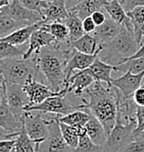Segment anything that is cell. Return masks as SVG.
I'll use <instances>...</instances> for the list:
<instances>
[{
	"instance_id": "37",
	"label": "cell",
	"mask_w": 144,
	"mask_h": 152,
	"mask_svg": "<svg viewBox=\"0 0 144 152\" xmlns=\"http://www.w3.org/2000/svg\"><path fill=\"white\" fill-rule=\"evenodd\" d=\"M20 2L27 8L31 9V10L38 11L41 15V4H42V0H20Z\"/></svg>"
},
{
	"instance_id": "1",
	"label": "cell",
	"mask_w": 144,
	"mask_h": 152,
	"mask_svg": "<svg viewBox=\"0 0 144 152\" xmlns=\"http://www.w3.org/2000/svg\"><path fill=\"white\" fill-rule=\"evenodd\" d=\"M122 93L115 86L104 87L102 82L95 81L81 95L80 108H87L103 124L110 135L117 123L119 100Z\"/></svg>"
},
{
	"instance_id": "3",
	"label": "cell",
	"mask_w": 144,
	"mask_h": 152,
	"mask_svg": "<svg viewBox=\"0 0 144 152\" xmlns=\"http://www.w3.org/2000/svg\"><path fill=\"white\" fill-rule=\"evenodd\" d=\"M1 77L7 84H18L24 86L30 77L47 84L45 77L39 69L35 56L30 58H3L0 59Z\"/></svg>"
},
{
	"instance_id": "43",
	"label": "cell",
	"mask_w": 144,
	"mask_h": 152,
	"mask_svg": "<svg viewBox=\"0 0 144 152\" xmlns=\"http://www.w3.org/2000/svg\"><path fill=\"white\" fill-rule=\"evenodd\" d=\"M13 0H0V6L3 7V6H6V5H9V4L12 2Z\"/></svg>"
},
{
	"instance_id": "14",
	"label": "cell",
	"mask_w": 144,
	"mask_h": 152,
	"mask_svg": "<svg viewBox=\"0 0 144 152\" xmlns=\"http://www.w3.org/2000/svg\"><path fill=\"white\" fill-rule=\"evenodd\" d=\"M24 89L30 98V102H31L30 105L39 104L45 99H47L48 97L57 95L59 93L53 91L47 84L37 81L34 77H30L28 79V81L24 85Z\"/></svg>"
},
{
	"instance_id": "32",
	"label": "cell",
	"mask_w": 144,
	"mask_h": 152,
	"mask_svg": "<svg viewBox=\"0 0 144 152\" xmlns=\"http://www.w3.org/2000/svg\"><path fill=\"white\" fill-rule=\"evenodd\" d=\"M75 151L79 152H91V151H102V147L98 146L92 141V139L89 137L87 132L83 133L80 135V139H79V144L77 146Z\"/></svg>"
},
{
	"instance_id": "27",
	"label": "cell",
	"mask_w": 144,
	"mask_h": 152,
	"mask_svg": "<svg viewBox=\"0 0 144 152\" xmlns=\"http://www.w3.org/2000/svg\"><path fill=\"white\" fill-rule=\"evenodd\" d=\"M29 25L32 24L28 22L17 20L11 16L6 15L4 13H0V38H4L17 30Z\"/></svg>"
},
{
	"instance_id": "4",
	"label": "cell",
	"mask_w": 144,
	"mask_h": 152,
	"mask_svg": "<svg viewBox=\"0 0 144 152\" xmlns=\"http://www.w3.org/2000/svg\"><path fill=\"white\" fill-rule=\"evenodd\" d=\"M140 47L134 34L123 27L121 33L113 41L102 46L99 57L110 64L120 65L125 58L136 53Z\"/></svg>"
},
{
	"instance_id": "15",
	"label": "cell",
	"mask_w": 144,
	"mask_h": 152,
	"mask_svg": "<svg viewBox=\"0 0 144 152\" xmlns=\"http://www.w3.org/2000/svg\"><path fill=\"white\" fill-rule=\"evenodd\" d=\"M94 82L95 79L86 69L79 71L69 78L68 83L64 86V90L60 91V93L64 95H68L69 93L74 92V95L80 97L86 89L90 85H92Z\"/></svg>"
},
{
	"instance_id": "22",
	"label": "cell",
	"mask_w": 144,
	"mask_h": 152,
	"mask_svg": "<svg viewBox=\"0 0 144 152\" xmlns=\"http://www.w3.org/2000/svg\"><path fill=\"white\" fill-rule=\"evenodd\" d=\"M44 23H46L45 20L23 27V28H20V29L17 30V31H15L13 33H11V34H9L8 36L4 37V38H1V40L8 42V43H11V44H15V45H25V44H29L32 34H33L37 29H39Z\"/></svg>"
},
{
	"instance_id": "6",
	"label": "cell",
	"mask_w": 144,
	"mask_h": 152,
	"mask_svg": "<svg viewBox=\"0 0 144 152\" xmlns=\"http://www.w3.org/2000/svg\"><path fill=\"white\" fill-rule=\"evenodd\" d=\"M80 108V104L74 105L69 100L67 99V95L58 93L57 95L48 97L39 104L30 105L26 111H41L45 114H56V115H66L69 112Z\"/></svg>"
},
{
	"instance_id": "24",
	"label": "cell",
	"mask_w": 144,
	"mask_h": 152,
	"mask_svg": "<svg viewBox=\"0 0 144 152\" xmlns=\"http://www.w3.org/2000/svg\"><path fill=\"white\" fill-rule=\"evenodd\" d=\"M43 142L40 140H34L28 135L25 127L20 130L18 136L15 138V146L13 152H37L40 150V146Z\"/></svg>"
},
{
	"instance_id": "2",
	"label": "cell",
	"mask_w": 144,
	"mask_h": 152,
	"mask_svg": "<svg viewBox=\"0 0 144 152\" xmlns=\"http://www.w3.org/2000/svg\"><path fill=\"white\" fill-rule=\"evenodd\" d=\"M74 48L69 40L56 41L50 46L43 47L35 56L39 69L45 77L47 85L55 92L64 90L66 85V65L73 54Z\"/></svg>"
},
{
	"instance_id": "41",
	"label": "cell",
	"mask_w": 144,
	"mask_h": 152,
	"mask_svg": "<svg viewBox=\"0 0 144 152\" xmlns=\"http://www.w3.org/2000/svg\"><path fill=\"white\" fill-rule=\"evenodd\" d=\"M133 99L139 106H144V87H139L133 94Z\"/></svg>"
},
{
	"instance_id": "13",
	"label": "cell",
	"mask_w": 144,
	"mask_h": 152,
	"mask_svg": "<svg viewBox=\"0 0 144 152\" xmlns=\"http://www.w3.org/2000/svg\"><path fill=\"white\" fill-rule=\"evenodd\" d=\"M143 80L144 72L140 74H133L130 71H126L122 77L113 79L111 85L119 89L124 98H129L133 96L134 92L142 86Z\"/></svg>"
},
{
	"instance_id": "28",
	"label": "cell",
	"mask_w": 144,
	"mask_h": 152,
	"mask_svg": "<svg viewBox=\"0 0 144 152\" xmlns=\"http://www.w3.org/2000/svg\"><path fill=\"white\" fill-rule=\"evenodd\" d=\"M60 129H61L62 135H64V140H66L67 144L75 151L77 146H78V144H79L80 135L83 134L86 131L85 127L77 128V127H74V126L68 125V124H66V123H60Z\"/></svg>"
},
{
	"instance_id": "35",
	"label": "cell",
	"mask_w": 144,
	"mask_h": 152,
	"mask_svg": "<svg viewBox=\"0 0 144 152\" xmlns=\"http://www.w3.org/2000/svg\"><path fill=\"white\" fill-rule=\"evenodd\" d=\"M136 121L137 128L135 130L136 133L144 132V106H137L136 108Z\"/></svg>"
},
{
	"instance_id": "18",
	"label": "cell",
	"mask_w": 144,
	"mask_h": 152,
	"mask_svg": "<svg viewBox=\"0 0 144 152\" xmlns=\"http://www.w3.org/2000/svg\"><path fill=\"white\" fill-rule=\"evenodd\" d=\"M123 26L118 24L117 22L113 20L110 15L107 16V20L105 23H103L100 26H97L95 31L92 33V35L98 41L99 45L104 46L107 43H110L120 34L122 31Z\"/></svg>"
},
{
	"instance_id": "23",
	"label": "cell",
	"mask_w": 144,
	"mask_h": 152,
	"mask_svg": "<svg viewBox=\"0 0 144 152\" xmlns=\"http://www.w3.org/2000/svg\"><path fill=\"white\" fill-rule=\"evenodd\" d=\"M72 47L80 52L86 54H95L101 51L102 46L99 45L98 41L92 34H84L81 38L71 42Z\"/></svg>"
},
{
	"instance_id": "17",
	"label": "cell",
	"mask_w": 144,
	"mask_h": 152,
	"mask_svg": "<svg viewBox=\"0 0 144 152\" xmlns=\"http://www.w3.org/2000/svg\"><path fill=\"white\" fill-rule=\"evenodd\" d=\"M56 41L57 40L52 36V34H51L49 31H47L42 25L39 29H37L36 31L32 34L30 42H29V44H28L29 47H28V50L26 51L23 58L32 57L35 53H37L43 47L52 45V44Z\"/></svg>"
},
{
	"instance_id": "8",
	"label": "cell",
	"mask_w": 144,
	"mask_h": 152,
	"mask_svg": "<svg viewBox=\"0 0 144 152\" xmlns=\"http://www.w3.org/2000/svg\"><path fill=\"white\" fill-rule=\"evenodd\" d=\"M41 111H26L23 125L26 132L34 140L44 142L48 136V118H43Z\"/></svg>"
},
{
	"instance_id": "31",
	"label": "cell",
	"mask_w": 144,
	"mask_h": 152,
	"mask_svg": "<svg viewBox=\"0 0 144 152\" xmlns=\"http://www.w3.org/2000/svg\"><path fill=\"white\" fill-rule=\"evenodd\" d=\"M43 27L47 31H49L52 36L59 42L68 41L69 38V30L66 23L62 22H53V23H44Z\"/></svg>"
},
{
	"instance_id": "12",
	"label": "cell",
	"mask_w": 144,
	"mask_h": 152,
	"mask_svg": "<svg viewBox=\"0 0 144 152\" xmlns=\"http://www.w3.org/2000/svg\"><path fill=\"white\" fill-rule=\"evenodd\" d=\"M41 15L46 23H66L69 18V11L67 8L64 0H51V1L42 0Z\"/></svg>"
},
{
	"instance_id": "38",
	"label": "cell",
	"mask_w": 144,
	"mask_h": 152,
	"mask_svg": "<svg viewBox=\"0 0 144 152\" xmlns=\"http://www.w3.org/2000/svg\"><path fill=\"white\" fill-rule=\"evenodd\" d=\"M125 10L130 11L138 6H144V0H120Z\"/></svg>"
},
{
	"instance_id": "30",
	"label": "cell",
	"mask_w": 144,
	"mask_h": 152,
	"mask_svg": "<svg viewBox=\"0 0 144 152\" xmlns=\"http://www.w3.org/2000/svg\"><path fill=\"white\" fill-rule=\"evenodd\" d=\"M28 47L25 48L23 47V45H15V44L0 40V59L24 57V54L28 50Z\"/></svg>"
},
{
	"instance_id": "34",
	"label": "cell",
	"mask_w": 144,
	"mask_h": 152,
	"mask_svg": "<svg viewBox=\"0 0 144 152\" xmlns=\"http://www.w3.org/2000/svg\"><path fill=\"white\" fill-rule=\"evenodd\" d=\"M123 151L127 152H144V132L136 133L135 138Z\"/></svg>"
},
{
	"instance_id": "39",
	"label": "cell",
	"mask_w": 144,
	"mask_h": 152,
	"mask_svg": "<svg viewBox=\"0 0 144 152\" xmlns=\"http://www.w3.org/2000/svg\"><path fill=\"white\" fill-rule=\"evenodd\" d=\"M15 146V139L0 140V152H13Z\"/></svg>"
},
{
	"instance_id": "10",
	"label": "cell",
	"mask_w": 144,
	"mask_h": 152,
	"mask_svg": "<svg viewBox=\"0 0 144 152\" xmlns=\"http://www.w3.org/2000/svg\"><path fill=\"white\" fill-rule=\"evenodd\" d=\"M1 99H0V128L7 133H18L23 129V121L15 118L6 98V82L1 77Z\"/></svg>"
},
{
	"instance_id": "26",
	"label": "cell",
	"mask_w": 144,
	"mask_h": 152,
	"mask_svg": "<svg viewBox=\"0 0 144 152\" xmlns=\"http://www.w3.org/2000/svg\"><path fill=\"white\" fill-rule=\"evenodd\" d=\"M107 2L108 0H82L79 5L72 8L71 10L75 11L82 20H84L87 16L91 15L94 11L103 9Z\"/></svg>"
},
{
	"instance_id": "19",
	"label": "cell",
	"mask_w": 144,
	"mask_h": 152,
	"mask_svg": "<svg viewBox=\"0 0 144 152\" xmlns=\"http://www.w3.org/2000/svg\"><path fill=\"white\" fill-rule=\"evenodd\" d=\"M85 69L93 77L95 81H100L108 86H113L111 85V81H113L111 72L117 71V65L107 64L104 60H102L98 55V57L94 60L93 64Z\"/></svg>"
},
{
	"instance_id": "45",
	"label": "cell",
	"mask_w": 144,
	"mask_h": 152,
	"mask_svg": "<svg viewBox=\"0 0 144 152\" xmlns=\"http://www.w3.org/2000/svg\"><path fill=\"white\" fill-rule=\"evenodd\" d=\"M46 1H51V0H46Z\"/></svg>"
},
{
	"instance_id": "9",
	"label": "cell",
	"mask_w": 144,
	"mask_h": 152,
	"mask_svg": "<svg viewBox=\"0 0 144 152\" xmlns=\"http://www.w3.org/2000/svg\"><path fill=\"white\" fill-rule=\"evenodd\" d=\"M6 98L15 118L18 121H23L26 109L31 103L30 98L24 89V86L18 84L6 83Z\"/></svg>"
},
{
	"instance_id": "44",
	"label": "cell",
	"mask_w": 144,
	"mask_h": 152,
	"mask_svg": "<svg viewBox=\"0 0 144 152\" xmlns=\"http://www.w3.org/2000/svg\"><path fill=\"white\" fill-rule=\"evenodd\" d=\"M142 87H144V82H143V83H142Z\"/></svg>"
},
{
	"instance_id": "29",
	"label": "cell",
	"mask_w": 144,
	"mask_h": 152,
	"mask_svg": "<svg viewBox=\"0 0 144 152\" xmlns=\"http://www.w3.org/2000/svg\"><path fill=\"white\" fill-rule=\"evenodd\" d=\"M69 15L68 20H66V24L69 30V41H75L77 39L81 38L84 34H86L83 27V20L80 18L75 11L69 10Z\"/></svg>"
},
{
	"instance_id": "16",
	"label": "cell",
	"mask_w": 144,
	"mask_h": 152,
	"mask_svg": "<svg viewBox=\"0 0 144 152\" xmlns=\"http://www.w3.org/2000/svg\"><path fill=\"white\" fill-rule=\"evenodd\" d=\"M99 53L100 51L95 54H86V53L80 52V51L74 49L73 54L69 58L66 65V84L68 83L69 78L75 74V72L83 71V69L89 67L93 64L94 60L98 57Z\"/></svg>"
},
{
	"instance_id": "36",
	"label": "cell",
	"mask_w": 144,
	"mask_h": 152,
	"mask_svg": "<svg viewBox=\"0 0 144 152\" xmlns=\"http://www.w3.org/2000/svg\"><path fill=\"white\" fill-rule=\"evenodd\" d=\"M107 12L105 11V9H100V10H96L94 11L91 15V18H93L94 23L96 24V26H100L103 23H105V20H107Z\"/></svg>"
},
{
	"instance_id": "11",
	"label": "cell",
	"mask_w": 144,
	"mask_h": 152,
	"mask_svg": "<svg viewBox=\"0 0 144 152\" xmlns=\"http://www.w3.org/2000/svg\"><path fill=\"white\" fill-rule=\"evenodd\" d=\"M0 13L9 15L17 20L28 22L31 23V24H36V23L44 20L43 16L38 11L31 10V9L27 8L20 3V0H13L9 5L1 7Z\"/></svg>"
},
{
	"instance_id": "25",
	"label": "cell",
	"mask_w": 144,
	"mask_h": 152,
	"mask_svg": "<svg viewBox=\"0 0 144 152\" xmlns=\"http://www.w3.org/2000/svg\"><path fill=\"white\" fill-rule=\"evenodd\" d=\"M91 116V112L87 108H78L69 112L66 115H58L57 118L60 123H66L68 125L74 126L77 128L85 127L87 121Z\"/></svg>"
},
{
	"instance_id": "20",
	"label": "cell",
	"mask_w": 144,
	"mask_h": 152,
	"mask_svg": "<svg viewBox=\"0 0 144 152\" xmlns=\"http://www.w3.org/2000/svg\"><path fill=\"white\" fill-rule=\"evenodd\" d=\"M104 9L115 22L125 27L128 31L134 34V28L133 25H132V22L130 20L129 15H128L127 11L125 10L124 6L120 2V0H108L106 5L104 6Z\"/></svg>"
},
{
	"instance_id": "21",
	"label": "cell",
	"mask_w": 144,
	"mask_h": 152,
	"mask_svg": "<svg viewBox=\"0 0 144 152\" xmlns=\"http://www.w3.org/2000/svg\"><path fill=\"white\" fill-rule=\"evenodd\" d=\"M85 129L87 134L92 139V141L98 146L103 147V145L105 144L106 140H107L108 134L104 128L103 124L93 113H91L89 121L85 125Z\"/></svg>"
},
{
	"instance_id": "33",
	"label": "cell",
	"mask_w": 144,
	"mask_h": 152,
	"mask_svg": "<svg viewBox=\"0 0 144 152\" xmlns=\"http://www.w3.org/2000/svg\"><path fill=\"white\" fill-rule=\"evenodd\" d=\"M130 71L133 74H140L144 72V57H138L131 59L129 61L117 65V71Z\"/></svg>"
},
{
	"instance_id": "42",
	"label": "cell",
	"mask_w": 144,
	"mask_h": 152,
	"mask_svg": "<svg viewBox=\"0 0 144 152\" xmlns=\"http://www.w3.org/2000/svg\"><path fill=\"white\" fill-rule=\"evenodd\" d=\"M82 2V0H64V3H66V6L69 10H71L72 8L76 7L77 5Z\"/></svg>"
},
{
	"instance_id": "40",
	"label": "cell",
	"mask_w": 144,
	"mask_h": 152,
	"mask_svg": "<svg viewBox=\"0 0 144 152\" xmlns=\"http://www.w3.org/2000/svg\"><path fill=\"white\" fill-rule=\"evenodd\" d=\"M83 27H84L85 33H87V34H92V33L95 31V29L97 28V26L94 23V20H93V18H91V15H90L83 20Z\"/></svg>"
},
{
	"instance_id": "7",
	"label": "cell",
	"mask_w": 144,
	"mask_h": 152,
	"mask_svg": "<svg viewBox=\"0 0 144 152\" xmlns=\"http://www.w3.org/2000/svg\"><path fill=\"white\" fill-rule=\"evenodd\" d=\"M39 151H74L64 140L57 116L48 118V136L41 144Z\"/></svg>"
},
{
	"instance_id": "5",
	"label": "cell",
	"mask_w": 144,
	"mask_h": 152,
	"mask_svg": "<svg viewBox=\"0 0 144 152\" xmlns=\"http://www.w3.org/2000/svg\"><path fill=\"white\" fill-rule=\"evenodd\" d=\"M136 116L118 110L117 123L102 147V151H123L135 138Z\"/></svg>"
}]
</instances>
